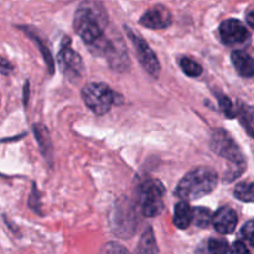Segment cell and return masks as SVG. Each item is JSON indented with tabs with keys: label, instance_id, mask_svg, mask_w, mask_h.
<instances>
[{
	"label": "cell",
	"instance_id": "obj_1",
	"mask_svg": "<svg viewBox=\"0 0 254 254\" xmlns=\"http://www.w3.org/2000/svg\"><path fill=\"white\" fill-rule=\"evenodd\" d=\"M108 22V14L101 2L84 0L76 10L73 27L84 44L92 47L106 36Z\"/></svg>",
	"mask_w": 254,
	"mask_h": 254
},
{
	"label": "cell",
	"instance_id": "obj_2",
	"mask_svg": "<svg viewBox=\"0 0 254 254\" xmlns=\"http://www.w3.org/2000/svg\"><path fill=\"white\" fill-rule=\"evenodd\" d=\"M218 175L211 168H196L189 171L175 189V195L184 201H195L210 195L216 189Z\"/></svg>",
	"mask_w": 254,
	"mask_h": 254
},
{
	"label": "cell",
	"instance_id": "obj_3",
	"mask_svg": "<svg viewBox=\"0 0 254 254\" xmlns=\"http://www.w3.org/2000/svg\"><path fill=\"white\" fill-rule=\"evenodd\" d=\"M118 94L104 83H88L82 89V98L86 106L98 116L108 113L118 103Z\"/></svg>",
	"mask_w": 254,
	"mask_h": 254
},
{
	"label": "cell",
	"instance_id": "obj_4",
	"mask_svg": "<svg viewBox=\"0 0 254 254\" xmlns=\"http://www.w3.org/2000/svg\"><path fill=\"white\" fill-rule=\"evenodd\" d=\"M165 189L159 180H148L139 188L138 205L145 217H156L164 210Z\"/></svg>",
	"mask_w": 254,
	"mask_h": 254
},
{
	"label": "cell",
	"instance_id": "obj_5",
	"mask_svg": "<svg viewBox=\"0 0 254 254\" xmlns=\"http://www.w3.org/2000/svg\"><path fill=\"white\" fill-rule=\"evenodd\" d=\"M211 149L213 150V153H216L217 155L222 156L226 160L232 163L238 173H243L246 166L245 156H243L242 151L240 150L236 141L233 140L232 136L227 131L223 130V129H217L212 134V138H211Z\"/></svg>",
	"mask_w": 254,
	"mask_h": 254
},
{
	"label": "cell",
	"instance_id": "obj_6",
	"mask_svg": "<svg viewBox=\"0 0 254 254\" xmlns=\"http://www.w3.org/2000/svg\"><path fill=\"white\" fill-rule=\"evenodd\" d=\"M112 230L114 235L122 238H130L135 233V210L129 201H118L112 217Z\"/></svg>",
	"mask_w": 254,
	"mask_h": 254
},
{
	"label": "cell",
	"instance_id": "obj_7",
	"mask_svg": "<svg viewBox=\"0 0 254 254\" xmlns=\"http://www.w3.org/2000/svg\"><path fill=\"white\" fill-rule=\"evenodd\" d=\"M124 29H126V32L129 36V39L133 42L134 47H135L136 55H138L139 62L141 64V66L144 67V69L150 76H153L154 78H159V76H160V62H159L155 52L149 46L148 42L143 37L139 36L138 34H135L130 27L124 26Z\"/></svg>",
	"mask_w": 254,
	"mask_h": 254
},
{
	"label": "cell",
	"instance_id": "obj_8",
	"mask_svg": "<svg viewBox=\"0 0 254 254\" xmlns=\"http://www.w3.org/2000/svg\"><path fill=\"white\" fill-rule=\"evenodd\" d=\"M57 61L62 73L68 79H77L83 73V61L81 56L71 47L69 37H64L57 56Z\"/></svg>",
	"mask_w": 254,
	"mask_h": 254
},
{
	"label": "cell",
	"instance_id": "obj_9",
	"mask_svg": "<svg viewBox=\"0 0 254 254\" xmlns=\"http://www.w3.org/2000/svg\"><path fill=\"white\" fill-rule=\"evenodd\" d=\"M220 37L222 40L223 44L230 45H240L246 42L247 40H250L251 35L250 31L247 30V27L240 21V20L236 19H228L225 20L222 24L220 25Z\"/></svg>",
	"mask_w": 254,
	"mask_h": 254
},
{
	"label": "cell",
	"instance_id": "obj_10",
	"mask_svg": "<svg viewBox=\"0 0 254 254\" xmlns=\"http://www.w3.org/2000/svg\"><path fill=\"white\" fill-rule=\"evenodd\" d=\"M140 25L151 30L168 29L173 22V15L170 10L164 5H155L151 9L146 10L139 20Z\"/></svg>",
	"mask_w": 254,
	"mask_h": 254
},
{
	"label": "cell",
	"instance_id": "obj_11",
	"mask_svg": "<svg viewBox=\"0 0 254 254\" xmlns=\"http://www.w3.org/2000/svg\"><path fill=\"white\" fill-rule=\"evenodd\" d=\"M103 56L108 61L109 66L113 69L119 72L127 71L129 67V55L127 54V50L121 39L109 40V44L104 51Z\"/></svg>",
	"mask_w": 254,
	"mask_h": 254
},
{
	"label": "cell",
	"instance_id": "obj_12",
	"mask_svg": "<svg viewBox=\"0 0 254 254\" xmlns=\"http://www.w3.org/2000/svg\"><path fill=\"white\" fill-rule=\"evenodd\" d=\"M237 213L230 207H221L212 218L213 227L221 235L232 233L235 231L236 226H237Z\"/></svg>",
	"mask_w": 254,
	"mask_h": 254
},
{
	"label": "cell",
	"instance_id": "obj_13",
	"mask_svg": "<svg viewBox=\"0 0 254 254\" xmlns=\"http://www.w3.org/2000/svg\"><path fill=\"white\" fill-rule=\"evenodd\" d=\"M231 60L240 76L245 78H252L254 76V60L247 52L242 50H235L231 55Z\"/></svg>",
	"mask_w": 254,
	"mask_h": 254
},
{
	"label": "cell",
	"instance_id": "obj_14",
	"mask_svg": "<svg viewBox=\"0 0 254 254\" xmlns=\"http://www.w3.org/2000/svg\"><path fill=\"white\" fill-rule=\"evenodd\" d=\"M193 216H195V211L188 202L183 201V202L176 203L175 210H174V225L179 230H186L192 223Z\"/></svg>",
	"mask_w": 254,
	"mask_h": 254
},
{
	"label": "cell",
	"instance_id": "obj_15",
	"mask_svg": "<svg viewBox=\"0 0 254 254\" xmlns=\"http://www.w3.org/2000/svg\"><path fill=\"white\" fill-rule=\"evenodd\" d=\"M32 130H34V135L36 138L37 144H39L40 151H41L42 155L45 156L47 161L51 163L52 160V144L51 139H50V134L47 131L46 127L41 123H36L32 127Z\"/></svg>",
	"mask_w": 254,
	"mask_h": 254
},
{
	"label": "cell",
	"instance_id": "obj_16",
	"mask_svg": "<svg viewBox=\"0 0 254 254\" xmlns=\"http://www.w3.org/2000/svg\"><path fill=\"white\" fill-rule=\"evenodd\" d=\"M19 29L22 30V31H24L25 34H26L27 36H29L30 39H31L32 41H34L35 44L37 45V47H39L40 51H41L42 57H44L45 62H46V66L49 67L50 73H51V74L54 73V68H55L54 59H52L51 52H50L49 47H47V45L45 44V41H44V40H42V37L40 36V35L36 32V30H34V29H32V27L19 26Z\"/></svg>",
	"mask_w": 254,
	"mask_h": 254
},
{
	"label": "cell",
	"instance_id": "obj_17",
	"mask_svg": "<svg viewBox=\"0 0 254 254\" xmlns=\"http://www.w3.org/2000/svg\"><path fill=\"white\" fill-rule=\"evenodd\" d=\"M158 245H156L155 235L150 227L143 233L139 245L136 247L135 254H158Z\"/></svg>",
	"mask_w": 254,
	"mask_h": 254
},
{
	"label": "cell",
	"instance_id": "obj_18",
	"mask_svg": "<svg viewBox=\"0 0 254 254\" xmlns=\"http://www.w3.org/2000/svg\"><path fill=\"white\" fill-rule=\"evenodd\" d=\"M233 195L237 200L243 201V202H254V181L238 184L235 188Z\"/></svg>",
	"mask_w": 254,
	"mask_h": 254
},
{
	"label": "cell",
	"instance_id": "obj_19",
	"mask_svg": "<svg viewBox=\"0 0 254 254\" xmlns=\"http://www.w3.org/2000/svg\"><path fill=\"white\" fill-rule=\"evenodd\" d=\"M179 66L183 69L184 73L189 77L196 78V77L202 74V67H201V64H197L196 61H193V60L189 59V57H181V59L179 60Z\"/></svg>",
	"mask_w": 254,
	"mask_h": 254
},
{
	"label": "cell",
	"instance_id": "obj_20",
	"mask_svg": "<svg viewBox=\"0 0 254 254\" xmlns=\"http://www.w3.org/2000/svg\"><path fill=\"white\" fill-rule=\"evenodd\" d=\"M212 213L210 210L205 207H198L197 210H195V216H193V221H195L196 226L200 228H206L210 226V223L212 222Z\"/></svg>",
	"mask_w": 254,
	"mask_h": 254
},
{
	"label": "cell",
	"instance_id": "obj_21",
	"mask_svg": "<svg viewBox=\"0 0 254 254\" xmlns=\"http://www.w3.org/2000/svg\"><path fill=\"white\" fill-rule=\"evenodd\" d=\"M207 251L208 254H227L230 252V246L225 240L211 238L207 243Z\"/></svg>",
	"mask_w": 254,
	"mask_h": 254
},
{
	"label": "cell",
	"instance_id": "obj_22",
	"mask_svg": "<svg viewBox=\"0 0 254 254\" xmlns=\"http://www.w3.org/2000/svg\"><path fill=\"white\" fill-rule=\"evenodd\" d=\"M240 119L242 126L245 127L246 131H247V133L254 139V124H253L252 112H251L248 108H246V107H243V108L240 111Z\"/></svg>",
	"mask_w": 254,
	"mask_h": 254
},
{
	"label": "cell",
	"instance_id": "obj_23",
	"mask_svg": "<svg viewBox=\"0 0 254 254\" xmlns=\"http://www.w3.org/2000/svg\"><path fill=\"white\" fill-rule=\"evenodd\" d=\"M218 102H220V107L221 109H222L223 114H225L227 118L232 119L237 116V112L233 108L232 102H231V99L228 98L227 96H225V94H218Z\"/></svg>",
	"mask_w": 254,
	"mask_h": 254
},
{
	"label": "cell",
	"instance_id": "obj_24",
	"mask_svg": "<svg viewBox=\"0 0 254 254\" xmlns=\"http://www.w3.org/2000/svg\"><path fill=\"white\" fill-rule=\"evenodd\" d=\"M241 236L243 237V240L247 241L252 247H254V220L248 221L247 223H245L241 230Z\"/></svg>",
	"mask_w": 254,
	"mask_h": 254
},
{
	"label": "cell",
	"instance_id": "obj_25",
	"mask_svg": "<svg viewBox=\"0 0 254 254\" xmlns=\"http://www.w3.org/2000/svg\"><path fill=\"white\" fill-rule=\"evenodd\" d=\"M29 206L31 210H34L35 212L41 215V212H40V206H41L40 205V193L39 191H37L36 185H35V184H32V190L29 197Z\"/></svg>",
	"mask_w": 254,
	"mask_h": 254
},
{
	"label": "cell",
	"instance_id": "obj_26",
	"mask_svg": "<svg viewBox=\"0 0 254 254\" xmlns=\"http://www.w3.org/2000/svg\"><path fill=\"white\" fill-rule=\"evenodd\" d=\"M103 254H130L126 247L117 242H109L104 246Z\"/></svg>",
	"mask_w": 254,
	"mask_h": 254
},
{
	"label": "cell",
	"instance_id": "obj_27",
	"mask_svg": "<svg viewBox=\"0 0 254 254\" xmlns=\"http://www.w3.org/2000/svg\"><path fill=\"white\" fill-rule=\"evenodd\" d=\"M12 71H14V64L5 57L0 56V73L4 76H9L10 73H12Z\"/></svg>",
	"mask_w": 254,
	"mask_h": 254
},
{
	"label": "cell",
	"instance_id": "obj_28",
	"mask_svg": "<svg viewBox=\"0 0 254 254\" xmlns=\"http://www.w3.org/2000/svg\"><path fill=\"white\" fill-rule=\"evenodd\" d=\"M231 254H251V252L246 247L245 243L241 242V241H236L231 248Z\"/></svg>",
	"mask_w": 254,
	"mask_h": 254
},
{
	"label": "cell",
	"instance_id": "obj_29",
	"mask_svg": "<svg viewBox=\"0 0 254 254\" xmlns=\"http://www.w3.org/2000/svg\"><path fill=\"white\" fill-rule=\"evenodd\" d=\"M246 21H247V24L254 30V9L250 10V11L247 12V15H246Z\"/></svg>",
	"mask_w": 254,
	"mask_h": 254
},
{
	"label": "cell",
	"instance_id": "obj_30",
	"mask_svg": "<svg viewBox=\"0 0 254 254\" xmlns=\"http://www.w3.org/2000/svg\"><path fill=\"white\" fill-rule=\"evenodd\" d=\"M27 97H29V82H26V83H25V87H24V103H25V106H26L27 104Z\"/></svg>",
	"mask_w": 254,
	"mask_h": 254
}]
</instances>
